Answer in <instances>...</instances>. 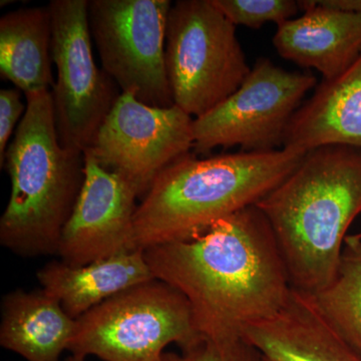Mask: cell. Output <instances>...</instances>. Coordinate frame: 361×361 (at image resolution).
Wrapping results in <instances>:
<instances>
[{
    "label": "cell",
    "mask_w": 361,
    "mask_h": 361,
    "mask_svg": "<svg viewBox=\"0 0 361 361\" xmlns=\"http://www.w3.org/2000/svg\"><path fill=\"white\" fill-rule=\"evenodd\" d=\"M26 106L18 90H0V166L4 167L7 145L14 134V128L25 115Z\"/></svg>",
    "instance_id": "44dd1931"
},
{
    "label": "cell",
    "mask_w": 361,
    "mask_h": 361,
    "mask_svg": "<svg viewBox=\"0 0 361 361\" xmlns=\"http://www.w3.org/2000/svg\"><path fill=\"white\" fill-rule=\"evenodd\" d=\"M144 254L155 279L186 297L203 338L242 337L247 327L276 315L292 291L274 234L256 205L193 239Z\"/></svg>",
    "instance_id": "6da1fadb"
},
{
    "label": "cell",
    "mask_w": 361,
    "mask_h": 361,
    "mask_svg": "<svg viewBox=\"0 0 361 361\" xmlns=\"http://www.w3.org/2000/svg\"><path fill=\"white\" fill-rule=\"evenodd\" d=\"M159 361H187L184 355H177V353H165L161 355Z\"/></svg>",
    "instance_id": "603a6c76"
},
{
    "label": "cell",
    "mask_w": 361,
    "mask_h": 361,
    "mask_svg": "<svg viewBox=\"0 0 361 361\" xmlns=\"http://www.w3.org/2000/svg\"><path fill=\"white\" fill-rule=\"evenodd\" d=\"M37 277L42 290L75 320L116 294L155 279L142 250L80 267L54 261L39 269Z\"/></svg>",
    "instance_id": "9a60e30c"
},
{
    "label": "cell",
    "mask_w": 361,
    "mask_h": 361,
    "mask_svg": "<svg viewBox=\"0 0 361 361\" xmlns=\"http://www.w3.org/2000/svg\"><path fill=\"white\" fill-rule=\"evenodd\" d=\"M65 361H85V357L82 356L71 355L66 357Z\"/></svg>",
    "instance_id": "cb8c5ba5"
},
{
    "label": "cell",
    "mask_w": 361,
    "mask_h": 361,
    "mask_svg": "<svg viewBox=\"0 0 361 361\" xmlns=\"http://www.w3.org/2000/svg\"><path fill=\"white\" fill-rule=\"evenodd\" d=\"M193 123L176 104L155 108L121 92L85 153L142 198L166 168L193 149Z\"/></svg>",
    "instance_id": "30bf717a"
},
{
    "label": "cell",
    "mask_w": 361,
    "mask_h": 361,
    "mask_svg": "<svg viewBox=\"0 0 361 361\" xmlns=\"http://www.w3.org/2000/svg\"><path fill=\"white\" fill-rule=\"evenodd\" d=\"M166 68L174 104L194 118L234 94L251 71L236 26L212 0H179L171 7Z\"/></svg>",
    "instance_id": "8992f818"
},
{
    "label": "cell",
    "mask_w": 361,
    "mask_h": 361,
    "mask_svg": "<svg viewBox=\"0 0 361 361\" xmlns=\"http://www.w3.org/2000/svg\"><path fill=\"white\" fill-rule=\"evenodd\" d=\"M325 146L361 149V56L334 80H323L292 118L285 148L307 152Z\"/></svg>",
    "instance_id": "5bb4252c"
},
{
    "label": "cell",
    "mask_w": 361,
    "mask_h": 361,
    "mask_svg": "<svg viewBox=\"0 0 361 361\" xmlns=\"http://www.w3.org/2000/svg\"><path fill=\"white\" fill-rule=\"evenodd\" d=\"M233 25L257 30L266 23L277 26L292 20L300 11L294 0H212Z\"/></svg>",
    "instance_id": "d6986e66"
},
{
    "label": "cell",
    "mask_w": 361,
    "mask_h": 361,
    "mask_svg": "<svg viewBox=\"0 0 361 361\" xmlns=\"http://www.w3.org/2000/svg\"><path fill=\"white\" fill-rule=\"evenodd\" d=\"M25 94V113L4 156L11 191L0 244L23 257L58 255L84 185L85 155L61 146L51 90Z\"/></svg>",
    "instance_id": "277c9868"
},
{
    "label": "cell",
    "mask_w": 361,
    "mask_h": 361,
    "mask_svg": "<svg viewBox=\"0 0 361 361\" xmlns=\"http://www.w3.org/2000/svg\"><path fill=\"white\" fill-rule=\"evenodd\" d=\"M49 7L56 68L51 94L59 139L63 148L85 153L121 94L94 61L89 0H51Z\"/></svg>",
    "instance_id": "ba28073f"
},
{
    "label": "cell",
    "mask_w": 361,
    "mask_h": 361,
    "mask_svg": "<svg viewBox=\"0 0 361 361\" xmlns=\"http://www.w3.org/2000/svg\"><path fill=\"white\" fill-rule=\"evenodd\" d=\"M202 338L186 297L153 279L116 294L78 318L68 350L104 361H159L169 344L184 350Z\"/></svg>",
    "instance_id": "5b68a950"
},
{
    "label": "cell",
    "mask_w": 361,
    "mask_h": 361,
    "mask_svg": "<svg viewBox=\"0 0 361 361\" xmlns=\"http://www.w3.org/2000/svg\"><path fill=\"white\" fill-rule=\"evenodd\" d=\"M256 206L272 229L292 288L314 295L336 280L346 233L361 214V149H311Z\"/></svg>",
    "instance_id": "7a4b0ae2"
},
{
    "label": "cell",
    "mask_w": 361,
    "mask_h": 361,
    "mask_svg": "<svg viewBox=\"0 0 361 361\" xmlns=\"http://www.w3.org/2000/svg\"><path fill=\"white\" fill-rule=\"evenodd\" d=\"M182 351L187 361H262L258 351L243 337L218 341L202 338Z\"/></svg>",
    "instance_id": "ffe728a7"
},
{
    "label": "cell",
    "mask_w": 361,
    "mask_h": 361,
    "mask_svg": "<svg viewBox=\"0 0 361 361\" xmlns=\"http://www.w3.org/2000/svg\"><path fill=\"white\" fill-rule=\"evenodd\" d=\"M303 14L277 26L273 45L282 58L334 80L361 56V11L326 0L299 1Z\"/></svg>",
    "instance_id": "7c38bea8"
},
{
    "label": "cell",
    "mask_w": 361,
    "mask_h": 361,
    "mask_svg": "<svg viewBox=\"0 0 361 361\" xmlns=\"http://www.w3.org/2000/svg\"><path fill=\"white\" fill-rule=\"evenodd\" d=\"M262 361H361L331 329L310 295L292 288L276 315L242 336Z\"/></svg>",
    "instance_id": "4fadbf2b"
},
{
    "label": "cell",
    "mask_w": 361,
    "mask_h": 361,
    "mask_svg": "<svg viewBox=\"0 0 361 361\" xmlns=\"http://www.w3.org/2000/svg\"><path fill=\"white\" fill-rule=\"evenodd\" d=\"M51 14L49 6L9 11L0 18V73L25 94L49 90Z\"/></svg>",
    "instance_id": "e0dca14e"
},
{
    "label": "cell",
    "mask_w": 361,
    "mask_h": 361,
    "mask_svg": "<svg viewBox=\"0 0 361 361\" xmlns=\"http://www.w3.org/2000/svg\"><path fill=\"white\" fill-rule=\"evenodd\" d=\"M316 85L312 73L288 71L259 59L234 94L194 118L195 152L206 154L218 147H239L242 152L283 148L292 118Z\"/></svg>",
    "instance_id": "9c48e42d"
},
{
    "label": "cell",
    "mask_w": 361,
    "mask_h": 361,
    "mask_svg": "<svg viewBox=\"0 0 361 361\" xmlns=\"http://www.w3.org/2000/svg\"><path fill=\"white\" fill-rule=\"evenodd\" d=\"M75 327L77 320L42 289H18L2 299L0 345L25 360L59 361Z\"/></svg>",
    "instance_id": "2e32d148"
},
{
    "label": "cell",
    "mask_w": 361,
    "mask_h": 361,
    "mask_svg": "<svg viewBox=\"0 0 361 361\" xmlns=\"http://www.w3.org/2000/svg\"><path fill=\"white\" fill-rule=\"evenodd\" d=\"M310 296L337 336L361 358L360 233L346 237L336 280Z\"/></svg>",
    "instance_id": "ac0fdd59"
},
{
    "label": "cell",
    "mask_w": 361,
    "mask_h": 361,
    "mask_svg": "<svg viewBox=\"0 0 361 361\" xmlns=\"http://www.w3.org/2000/svg\"><path fill=\"white\" fill-rule=\"evenodd\" d=\"M327 2L339 8L361 11V0H327Z\"/></svg>",
    "instance_id": "7402d4cb"
},
{
    "label": "cell",
    "mask_w": 361,
    "mask_h": 361,
    "mask_svg": "<svg viewBox=\"0 0 361 361\" xmlns=\"http://www.w3.org/2000/svg\"><path fill=\"white\" fill-rule=\"evenodd\" d=\"M170 0H89L90 35L103 70L123 94L155 108L174 106L166 68Z\"/></svg>",
    "instance_id": "52a82bcc"
},
{
    "label": "cell",
    "mask_w": 361,
    "mask_h": 361,
    "mask_svg": "<svg viewBox=\"0 0 361 361\" xmlns=\"http://www.w3.org/2000/svg\"><path fill=\"white\" fill-rule=\"evenodd\" d=\"M360 235H361V233H360Z\"/></svg>",
    "instance_id": "d4e9b609"
},
{
    "label": "cell",
    "mask_w": 361,
    "mask_h": 361,
    "mask_svg": "<svg viewBox=\"0 0 361 361\" xmlns=\"http://www.w3.org/2000/svg\"><path fill=\"white\" fill-rule=\"evenodd\" d=\"M84 155V185L58 249L61 261L73 267L137 250L134 217L139 197L134 188L90 154Z\"/></svg>",
    "instance_id": "8fae6325"
},
{
    "label": "cell",
    "mask_w": 361,
    "mask_h": 361,
    "mask_svg": "<svg viewBox=\"0 0 361 361\" xmlns=\"http://www.w3.org/2000/svg\"><path fill=\"white\" fill-rule=\"evenodd\" d=\"M305 152L283 148L210 158L189 153L154 180L134 217L137 250L186 241L256 205L288 177Z\"/></svg>",
    "instance_id": "3957f363"
}]
</instances>
